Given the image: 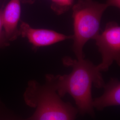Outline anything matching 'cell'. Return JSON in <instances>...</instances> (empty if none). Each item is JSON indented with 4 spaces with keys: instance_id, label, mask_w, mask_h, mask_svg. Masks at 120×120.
<instances>
[{
    "instance_id": "obj_2",
    "label": "cell",
    "mask_w": 120,
    "mask_h": 120,
    "mask_svg": "<svg viewBox=\"0 0 120 120\" xmlns=\"http://www.w3.org/2000/svg\"><path fill=\"white\" fill-rule=\"evenodd\" d=\"M23 97L26 104L35 109L28 120H75L78 112L77 108L58 94L53 74L46 75L44 84L34 80L29 82Z\"/></svg>"
},
{
    "instance_id": "obj_8",
    "label": "cell",
    "mask_w": 120,
    "mask_h": 120,
    "mask_svg": "<svg viewBox=\"0 0 120 120\" xmlns=\"http://www.w3.org/2000/svg\"><path fill=\"white\" fill-rule=\"evenodd\" d=\"M51 9L57 15H60L72 9L74 0H49Z\"/></svg>"
},
{
    "instance_id": "obj_1",
    "label": "cell",
    "mask_w": 120,
    "mask_h": 120,
    "mask_svg": "<svg viewBox=\"0 0 120 120\" xmlns=\"http://www.w3.org/2000/svg\"><path fill=\"white\" fill-rule=\"evenodd\" d=\"M63 64L71 67L72 70L69 74L54 75L56 92L60 97L66 94L72 96L76 104L78 112L82 114H94L92 87L102 88L105 85L102 74L98 65L90 60L74 59L65 56Z\"/></svg>"
},
{
    "instance_id": "obj_7",
    "label": "cell",
    "mask_w": 120,
    "mask_h": 120,
    "mask_svg": "<svg viewBox=\"0 0 120 120\" xmlns=\"http://www.w3.org/2000/svg\"><path fill=\"white\" fill-rule=\"evenodd\" d=\"M103 88V94L93 100V108L102 110L105 108L120 105V81L117 78H112L108 83L105 84Z\"/></svg>"
},
{
    "instance_id": "obj_3",
    "label": "cell",
    "mask_w": 120,
    "mask_h": 120,
    "mask_svg": "<svg viewBox=\"0 0 120 120\" xmlns=\"http://www.w3.org/2000/svg\"><path fill=\"white\" fill-rule=\"evenodd\" d=\"M107 8L105 3L94 0H78L73 4L72 49L77 59L85 58L83 49L86 43L100 33L101 18Z\"/></svg>"
},
{
    "instance_id": "obj_10",
    "label": "cell",
    "mask_w": 120,
    "mask_h": 120,
    "mask_svg": "<svg viewBox=\"0 0 120 120\" xmlns=\"http://www.w3.org/2000/svg\"><path fill=\"white\" fill-rule=\"evenodd\" d=\"M2 9L0 10V48L7 46L9 44V41L5 37L4 31L3 28L2 22Z\"/></svg>"
},
{
    "instance_id": "obj_5",
    "label": "cell",
    "mask_w": 120,
    "mask_h": 120,
    "mask_svg": "<svg viewBox=\"0 0 120 120\" xmlns=\"http://www.w3.org/2000/svg\"><path fill=\"white\" fill-rule=\"evenodd\" d=\"M20 36L27 39L34 48L42 47L73 38L55 31L44 29H35L25 22H21L19 28Z\"/></svg>"
},
{
    "instance_id": "obj_4",
    "label": "cell",
    "mask_w": 120,
    "mask_h": 120,
    "mask_svg": "<svg viewBox=\"0 0 120 120\" xmlns=\"http://www.w3.org/2000/svg\"><path fill=\"white\" fill-rule=\"evenodd\" d=\"M101 54V62L98 65L101 72L107 71L115 61L120 64V27L115 22H108L105 30L95 38Z\"/></svg>"
},
{
    "instance_id": "obj_6",
    "label": "cell",
    "mask_w": 120,
    "mask_h": 120,
    "mask_svg": "<svg viewBox=\"0 0 120 120\" xmlns=\"http://www.w3.org/2000/svg\"><path fill=\"white\" fill-rule=\"evenodd\" d=\"M21 0H10L2 10L3 28L9 41L15 40L20 36L18 25L21 14Z\"/></svg>"
},
{
    "instance_id": "obj_9",
    "label": "cell",
    "mask_w": 120,
    "mask_h": 120,
    "mask_svg": "<svg viewBox=\"0 0 120 120\" xmlns=\"http://www.w3.org/2000/svg\"><path fill=\"white\" fill-rule=\"evenodd\" d=\"M0 120H21L14 116L7 110L0 100Z\"/></svg>"
},
{
    "instance_id": "obj_11",
    "label": "cell",
    "mask_w": 120,
    "mask_h": 120,
    "mask_svg": "<svg viewBox=\"0 0 120 120\" xmlns=\"http://www.w3.org/2000/svg\"><path fill=\"white\" fill-rule=\"evenodd\" d=\"M105 3L108 7L112 6L120 8V0H107Z\"/></svg>"
}]
</instances>
